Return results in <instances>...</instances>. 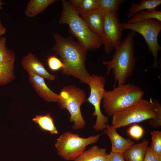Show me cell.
I'll use <instances>...</instances> for the list:
<instances>
[{
  "label": "cell",
  "instance_id": "ac0fdd59",
  "mask_svg": "<svg viewBox=\"0 0 161 161\" xmlns=\"http://www.w3.org/2000/svg\"><path fill=\"white\" fill-rule=\"evenodd\" d=\"M161 4V0H142L138 4L133 3L129 9L127 17L129 19L141 11L156 9Z\"/></svg>",
  "mask_w": 161,
  "mask_h": 161
},
{
  "label": "cell",
  "instance_id": "603a6c76",
  "mask_svg": "<svg viewBox=\"0 0 161 161\" xmlns=\"http://www.w3.org/2000/svg\"><path fill=\"white\" fill-rule=\"evenodd\" d=\"M123 0H98L96 9L106 13L117 12Z\"/></svg>",
  "mask_w": 161,
  "mask_h": 161
},
{
  "label": "cell",
  "instance_id": "7a4b0ae2",
  "mask_svg": "<svg viewBox=\"0 0 161 161\" xmlns=\"http://www.w3.org/2000/svg\"><path fill=\"white\" fill-rule=\"evenodd\" d=\"M135 33L131 31L129 33L114 50L111 60L103 62L107 68L106 76L112 70L114 85L117 82V86L125 84L127 79L133 74L137 60L135 56Z\"/></svg>",
  "mask_w": 161,
  "mask_h": 161
},
{
  "label": "cell",
  "instance_id": "44dd1931",
  "mask_svg": "<svg viewBox=\"0 0 161 161\" xmlns=\"http://www.w3.org/2000/svg\"><path fill=\"white\" fill-rule=\"evenodd\" d=\"M14 62L0 64V86L6 85L15 78Z\"/></svg>",
  "mask_w": 161,
  "mask_h": 161
},
{
  "label": "cell",
  "instance_id": "83f0119b",
  "mask_svg": "<svg viewBox=\"0 0 161 161\" xmlns=\"http://www.w3.org/2000/svg\"><path fill=\"white\" fill-rule=\"evenodd\" d=\"M127 132L132 138L137 140H139L143 135L144 130L140 126L134 124L128 129Z\"/></svg>",
  "mask_w": 161,
  "mask_h": 161
},
{
  "label": "cell",
  "instance_id": "4316f807",
  "mask_svg": "<svg viewBox=\"0 0 161 161\" xmlns=\"http://www.w3.org/2000/svg\"><path fill=\"white\" fill-rule=\"evenodd\" d=\"M47 63L49 69L53 71L61 69L64 66L61 60L54 55L48 57L47 59Z\"/></svg>",
  "mask_w": 161,
  "mask_h": 161
},
{
  "label": "cell",
  "instance_id": "2e32d148",
  "mask_svg": "<svg viewBox=\"0 0 161 161\" xmlns=\"http://www.w3.org/2000/svg\"><path fill=\"white\" fill-rule=\"evenodd\" d=\"M105 148L95 145L85 151L73 161H106L108 154Z\"/></svg>",
  "mask_w": 161,
  "mask_h": 161
},
{
  "label": "cell",
  "instance_id": "30bf717a",
  "mask_svg": "<svg viewBox=\"0 0 161 161\" xmlns=\"http://www.w3.org/2000/svg\"><path fill=\"white\" fill-rule=\"evenodd\" d=\"M119 17L117 12L105 13L103 28L100 37L107 54L114 50L122 41L123 30Z\"/></svg>",
  "mask_w": 161,
  "mask_h": 161
},
{
  "label": "cell",
  "instance_id": "ba28073f",
  "mask_svg": "<svg viewBox=\"0 0 161 161\" xmlns=\"http://www.w3.org/2000/svg\"><path fill=\"white\" fill-rule=\"evenodd\" d=\"M103 132L100 134L85 138L77 134L66 131L57 139L55 146L58 154L67 160H74L79 156L89 144L96 143Z\"/></svg>",
  "mask_w": 161,
  "mask_h": 161
},
{
  "label": "cell",
  "instance_id": "5b68a950",
  "mask_svg": "<svg viewBox=\"0 0 161 161\" xmlns=\"http://www.w3.org/2000/svg\"><path fill=\"white\" fill-rule=\"evenodd\" d=\"M59 95L57 103L60 108L66 109L70 114L69 120L74 122L72 126L75 130L81 129L86 125L81 112V105L86 102L84 91L73 85L63 87Z\"/></svg>",
  "mask_w": 161,
  "mask_h": 161
},
{
  "label": "cell",
  "instance_id": "9c48e42d",
  "mask_svg": "<svg viewBox=\"0 0 161 161\" xmlns=\"http://www.w3.org/2000/svg\"><path fill=\"white\" fill-rule=\"evenodd\" d=\"M106 81L105 77L92 75L88 83L90 92L87 100L94 108L92 117L96 116L97 118L96 123L93 126L92 129L96 131L105 130L106 124L108 122V117L102 113L100 107L101 101L103 99L106 91L104 89Z\"/></svg>",
  "mask_w": 161,
  "mask_h": 161
},
{
  "label": "cell",
  "instance_id": "d4e9b609",
  "mask_svg": "<svg viewBox=\"0 0 161 161\" xmlns=\"http://www.w3.org/2000/svg\"><path fill=\"white\" fill-rule=\"evenodd\" d=\"M151 142L150 147L159 156H161V131L151 132Z\"/></svg>",
  "mask_w": 161,
  "mask_h": 161
},
{
  "label": "cell",
  "instance_id": "e0dca14e",
  "mask_svg": "<svg viewBox=\"0 0 161 161\" xmlns=\"http://www.w3.org/2000/svg\"><path fill=\"white\" fill-rule=\"evenodd\" d=\"M55 0H30L27 3L24 13L29 18H33L44 11Z\"/></svg>",
  "mask_w": 161,
  "mask_h": 161
},
{
  "label": "cell",
  "instance_id": "cb8c5ba5",
  "mask_svg": "<svg viewBox=\"0 0 161 161\" xmlns=\"http://www.w3.org/2000/svg\"><path fill=\"white\" fill-rule=\"evenodd\" d=\"M6 39L0 37V64L11 61H15V52L6 46Z\"/></svg>",
  "mask_w": 161,
  "mask_h": 161
},
{
  "label": "cell",
  "instance_id": "f1b7e54d",
  "mask_svg": "<svg viewBox=\"0 0 161 161\" xmlns=\"http://www.w3.org/2000/svg\"><path fill=\"white\" fill-rule=\"evenodd\" d=\"M143 161H161V156H159L150 147H148Z\"/></svg>",
  "mask_w": 161,
  "mask_h": 161
},
{
  "label": "cell",
  "instance_id": "4dcf8cb0",
  "mask_svg": "<svg viewBox=\"0 0 161 161\" xmlns=\"http://www.w3.org/2000/svg\"><path fill=\"white\" fill-rule=\"evenodd\" d=\"M6 29L2 24L0 18V37L6 32Z\"/></svg>",
  "mask_w": 161,
  "mask_h": 161
},
{
  "label": "cell",
  "instance_id": "277c9868",
  "mask_svg": "<svg viewBox=\"0 0 161 161\" xmlns=\"http://www.w3.org/2000/svg\"><path fill=\"white\" fill-rule=\"evenodd\" d=\"M144 92L134 84L127 83L106 91L103 98L104 112L109 117L134 104L143 99Z\"/></svg>",
  "mask_w": 161,
  "mask_h": 161
},
{
  "label": "cell",
  "instance_id": "8992f818",
  "mask_svg": "<svg viewBox=\"0 0 161 161\" xmlns=\"http://www.w3.org/2000/svg\"><path fill=\"white\" fill-rule=\"evenodd\" d=\"M157 113L153 100L142 99L112 116V126L116 129L131 124L154 119Z\"/></svg>",
  "mask_w": 161,
  "mask_h": 161
},
{
  "label": "cell",
  "instance_id": "8fae6325",
  "mask_svg": "<svg viewBox=\"0 0 161 161\" xmlns=\"http://www.w3.org/2000/svg\"><path fill=\"white\" fill-rule=\"evenodd\" d=\"M21 63L28 74H35L50 80H53L55 78V75L49 73L43 64L32 53H29L24 56Z\"/></svg>",
  "mask_w": 161,
  "mask_h": 161
},
{
  "label": "cell",
  "instance_id": "7402d4cb",
  "mask_svg": "<svg viewBox=\"0 0 161 161\" xmlns=\"http://www.w3.org/2000/svg\"><path fill=\"white\" fill-rule=\"evenodd\" d=\"M151 19H156L161 21V11L156 9L141 11L129 19L127 23L132 24Z\"/></svg>",
  "mask_w": 161,
  "mask_h": 161
},
{
  "label": "cell",
  "instance_id": "1f68e13d",
  "mask_svg": "<svg viewBox=\"0 0 161 161\" xmlns=\"http://www.w3.org/2000/svg\"><path fill=\"white\" fill-rule=\"evenodd\" d=\"M4 4V3L1 0H0V10L3 9L2 6Z\"/></svg>",
  "mask_w": 161,
  "mask_h": 161
},
{
  "label": "cell",
  "instance_id": "7c38bea8",
  "mask_svg": "<svg viewBox=\"0 0 161 161\" xmlns=\"http://www.w3.org/2000/svg\"><path fill=\"white\" fill-rule=\"evenodd\" d=\"M104 134L109 137L111 143L112 152L123 154L134 142L129 139H126L118 134L117 129L112 125L106 124Z\"/></svg>",
  "mask_w": 161,
  "mask_h": 161
},
{
  "label": "cell",
  "instance_id": "ffe728a7",
  "mask_svg": "<svg viewBox=\"0 0 161 161\" xmlns=\"http://www.w3.org/2000/svg\"><path fill=\"white\" fill-rule=\"evenodd\" d=\"M75 11L81 15L96 9L98 0H71Z\"/></svg>",
  "mask_w": 161,
  "mask_h": 161
},
{
  "label": "cell",
  "instance_id": "484cf974",
  "mask_svg": "<svg viewBox=\"0 0 161 161\" xmlns=\"http://www.w3.org/2000/svg\"><path fill=\"white\" fill-rule=\"evenodd\" d=\"M153 101L157 115L155 118L150 119L148 123L153 128H156L161 126V105L157 100L154 98Z\"/></svg>",
  "mask_w": 161,
  "mask_h": 161
},
{
  "label": "cell",
  "instance_id": "3957f363",
  "mask_svg": "<svg viewBox=\"0 0 161 161\" xmlns=\"http://www.w3.org/2000/svg\"><path fill=\"white\" fill-rule=\"evenodd\" d=\"M62 2V10L59 24H67L71 33L87 51L99 49L102 44L100 37L89 28L69 1L63 0Z\"/></svg>",
  "mask_w": 161,
  "mask_h": 161
},
{
  "label": "cell",
  "instance_id": "f546056e",
  "mask_svg": "<svg viewBox=\"0 0 161 161\" xmlns=\"http://www.w3.org/2000/svg\"><path fill=\"white\" fill-rule=\"evenodd\" d=\"M106 161H125L123 154L111 151L108 154Z\"/></svg>",
  "mask_w": 161,
  "mask_h": 161
},
{
  "label": "cell",
  "instance_id": "9a60e30c",
  "mask_svg": "<svg viewBox=\"0 0 161 161\" xmlns=\"http://www.w3.org/2000/svg\"><path fill=\"white\" fill-rule=\"evenodd\" d=\"M149 141L146 139L141 143L134 144L123 154L125 160L127 161H143Z\"/></svg>",
  "mask_w": 161,
  "mask_h": 161
},
{
  "label": "cell",
  "instance_id": "5bb4252c",
  "mask_svg": "<svg viewBox=\"0 0 161 161\" xmlns=\"http://www.w3.org/2000/svg\"><path fill=\"white\" fill-rule=\"evenodd\" d=\"M104 14V13L95 9L80 15V17L89 28L100 37L103 28Z\"/></svg>",
  "mask_w": 161,
  "mask_h": 161
},
{
  "label": "cell",
  "instance_id": "4fadbf2b",
  "mask_svg": "<svg viewBox=\"0 0 161 161\" xmlns=\"http://www.w3.org/2000/svg\"><path fill=\"white\" fill-rule=\"evenodd\" d=\"M29 80L38 95L46 101L58 102L59 95L52 91L46 84L44 78L35 74H29Z\"/></svg>",
  "mask_w": 161,
  "mask_h": 161
},
{
  "label": "cell",
  "instance_id": "6da1fadb",
  "mask_svg": "<svg viewBox=\"0 0 161 161\" xmlns=\"http://www.w3.org/2000/svg\"><path fill=\"white\" fill-rule=\"evenodd\" d=\"M53 36L55 44L52 50L59 56L64 66L61 69V73L72 75L88 84L91 75L85 65L87 51L70 37H64L56 32Z\"/></svg>",
  "mask_w": 161,
  "mask_h": 161
},
{
  "label": "cell",
  "instance_id": "52a82bcc",
  "mask_svg": "<svg viewBox=\"0 0 161 161\" xmlns=\"http://www.w3.org/2000/svg\"><path fill=\"white\" fill-rule=\"evenodd\" d=\"M123 30H131L137 32L144 38L148 49L153 57L154 62L151 67L155 70L158 68L159 61L158 54L161 50V47L158 41L159 34L161 30V21L151 19L132 24L123 22L121 23Z\"/></svg>",
  "mask_w": 161,
  "mask_h": 161
},
{
  "label": "cell",
  "instance_id": "d6986e66",
  "mask_svg": "<svg viewBox=\"0 0 161 161\" xmlns=\"http://www.w3.org/2000/svg\"><path fill=\"white\" fill-rule=\"evenodd\" d=\"M32 121L38 124L42 130L49 132L51 134H57L58 131L55 127L53 119L49 113L45 115H37Z\"/></svg>",
  "mask_w": 161,
  "mask_h": 161
}]
</instances>
